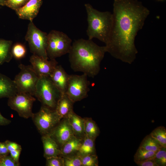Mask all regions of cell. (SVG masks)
Here are the masks:
<instances>
[{"mask_svg":"<svg viewBox=\"0 0 166 166\" xmlns=\"http://www.w3.org/2000/svg\"><path fill=\"white\" fill-rule=\"evenodd\" d=\"M112 25L105 44L106 52L130 64L138 53L136 37L150 14L149 10L137 0H114Z\"/></svg>","mask_w":166,"mask_h":166,"instance_id":"obj_1","label":"cell"},{"mask_svg":"<svg viewBox=\"0 0 166 166\" xmlns=\"http://www.w3.org/2000/svg\"><path fill=\"white\" fill-rule=\"evenodd\" d=\"M106 52L105 46H99L92 40H75L68 53L70 67L75 72H81L94 78L99 72L101 63Z\"/></svg>","mask_w":166,"mask_h":166,"instance_id":"obj_2","label":"cell"},{"mask_svg":"<svg viewBox=\"0 0 166 166\" xmlns=\"http://www.w3.org/2000/svg\"><path fill=\"white\" fill-rule=\"evenodd\" d=\"M85 6L87 15L86 32L88 39L96 38L106 44L112 27V13L109 11H100L89 3L85 4Z\"/></svg>","mask_w":166,"mask_h":166,"instance_id":"obj_3","label":"cell"},{"mask_svg":"<svg viewBox=\"0 0 166 166\" xmlns=\"http://www.w3.org/2000/svg\"><path fill=\"white\" fill-rule=\"evenodd\" d=\"M61 93L49 77H39L34 94L42 105L55 109Z\"/></svg>","mask_w":166,"mask_h":166,"instance_id":"obj_4","label":"cell"},{"mask_svg":"<svg viewBox=\"0 0 166 166\" xmlns=\"http://www.w3.org/2000/svg\"><path fill=\"white\" fill-rule=\"evenodd\" d=\"M72 41L67 35L59 31L52 30L47 34V55L50 59H55L68 53Z\"/></svg>","mask_w":166,"mask_h":166,"instance_id":"obj_5","label":"cell"},{"mask_svg":"<svg viewBox=\"0 0 166 166\" xmlns=\"http://www.w3.org/2000/svg\"><path fill=\"white\" fill-rule=\"evenodd\" d=\"M47 34L38 29L32 21H30L25 39L28 42L30 51L33 54L49 59L46 52Z\"/></svg>","mask_w":166,"mask_h":166,"instance_id":"obj_6","label":"cell"},{"mask_svg":"<svg viewBox=\"0 0 166 166\" xmlns=\"http://www.w3.org/2000/svg\"><path fill=\"white\" fill-rule=\"evenodd\" d=\"M20 71L14 80L18 92L34 96L36 85L39 77L31 65L20 64L18 65Z\"/></svg>","mask_w":166,"mask_h":166,"instance_id":"obj_7","label":"cell"},{"mask_svg":"<svg viewBox=\"0 0 166 166\" xmlns=\"http://www.w3.org/2000/svg\"><path fill=\"white\" fill-rule=\"evenodd\" d=\"M32 118L42 135L49 134L61 120L55 109L43 105Z\"/></svg>","mask_w":166,"mask_h":166,"instance_id":"obj_8","label":"cell"},{"mask_svg":"<svg viewBox=\"0 0 166 166\" xmlns=\"http://www.w3.org/2000/svg\"><path fill=\"white\" fill-rule=\"evenodd\" d=\"M86 74L69 75L65 93L74 103L81 101L88 96L90 82Z\"/></svg>","mask_w":166,"mask_h":166,"instance_id":"obj_9","label":"cell"},{"mask_svg":"<svg viewBox=\"0 0 166 166\" xmlns=\"http://www.w3.org/2000/svg\"><path fill=\"white\" fill-rule=\"evenodd\" d=\"M35 100L33 96L18 92L9 98L8 105L11 109L16 111L20 117L27 119L32 118L34 115L32 109Z\"/></svg>","mask_w":166,"mask_h":166,"instance_id":"obj_10","label":"cell"},{"mask_svg":"<svg viewBox=\"0 0 166 166\" xmlns=\"http://www.w3.org/2000/svg\"><path fill=\"white\" fill-rule=\"evenodd\" d=\"M49 134L57 143L60 148L74 136L68 118L62 119Z\"/></svg>","mask_w":166,"mask_h":166,"instance_id":"obj_11","label":"cell"},{"mask_svg":"<svg viewBox=\"0 0 166 166\" xmlns=\"http://www.w3.org/2000/svg\"><path fill=\"white\" fill-rule=\"evenodd\" d=\"M30 61L39 77H49L58 65L55 59L49 60L34 54L30 57Z\"/></svg>","mask_w":166,"mask_h":166,"instance_id":"obj_12","label":"cell"},{"mask_svg":"<svg viewBox=\"0 0 166 166\" xmlns=\"http://www.w3.org/2000/svg\"><path fill=\"white\" fill-rule=\"evenodd\" d=\"M42 3V0H29L15 11L20 18L32 21L37 15Z\"/></svg>","mask_w":166,"mask_h":166,"instance_id":"obj_13","label":"cell"},{"mask_svg":"<svg viewBox=\"0 0 166 166\" xmlns=\"http://www.w3.org/2000/svg\"><path fill=\"white\" fill-rule=\"evenodd\" d=\"M69 75L62 67L57 65L49 77L51 80L61 94L65 93Z\"/></svg>","mask_w":166,"mask_h":166,"instance_id":"obj_14","label":"cell"},{"mask_svg":"<svg viewBox=\"0 0 166 166\" xmlns=\"http://www.w3.org/2000/svg\"><path fill=\"white\" fill-rule=\"evenodd\" d=\"M44 156L46 159L61 156L60 148L57 143L49 134L42 135Z\"/></svg>","mask_w":166,"mask_h":166,"instance_id":"obj_15","label":"cell"},{"mask_svg":"<svg viewBox=\"0 0 166 166\" xmlns=\"http://www.w3.org/2000/svg\"><path fill=\"white\" fill-rule=\"evenodd\" d=\"M73 102L65 93L61 94L55 109L57 114L62 119L68 118L73 112Z\"/></svg>","mask_w":166,"mask_h":166,"instance_id":"obj_16","label":"cell"},{"mask_svg":"<svg viewBox=\"0 0 166 166\" xmlns=\"http://www.w3.org/2000/svg\"><path fill=\"white\" fill-rule=\"evenodd\" d=\"M17 93L18 90L14 80L0 73V98H9Z\"/></svg>","mask_w":166,"mask_h":166,"instance_id":"obj_17","label":"cell"},{"mask_svg":"<svg viewBox=\"0 0 166 166\" xmlns=\"http://www.w3.org/2000/svg\"><path fill=\"white\" fill-rule=\"evenodd\" d=\"M83 140L73 137L60 148L61 156L66 157L77 155Z\"/></svg>","mask_w":166,"mask_h":166,"instance_id":"obj_18","label":"cell"},{"mask_svg":"<svg viewBox=\"0 0 166 166\" xmlns=\"http://www.w3.org/2000/svg\"><path fill=\"white\" fill-rule=\"evenodd\" d=\"M68 118L73 130L74 136L83 140L85 136L84 118L73 112L69 115Z\"/></svg>","mask_w":166,"mask_h":166,"instance_id":"obj_19","label":"cell"},{"mask_svg":"<svg viewBox=\"0 0 166 166\" xmlns=\"http://www.w3.org/2000/svg\"><path fill=\"white\" fill-rule=\"evenodd\" d=\"M12 42L0 38V65L9 62L13 56L12 53Z\"/></svg>","mask_w":166,"mask_h":166,"instance_id":"obj_20","label":"cell"},{"mask_svg":"<svg viewBox=\"0 0 166 166\" xmlns=\"http://www.w3.org/2000/svg\"><path fill=\"white\" fill-rule=\"evenodd\" d=\"M85 135L87 137L95 140L100 133L99 128L91 118H84Z\"/></svg>","mask_w":166,"mask_h":166,"instance_id":"obj_21","label":"cell"},{"mask_svg":"<svg viewBox=\"0 0 166 166\" xmlns=\"http://www.w3.org/2000/svg\"><path fill=\"white\" fill-rule=\"evenodd\" d=\"M95 141L85 136L77 155L82 157L90 154H96Z\"/></svg>","mask_w":166,"mask_h":166,"instance_id":"obj_22","label":"cell"},{"mask_svg":"<svg viewBox=\"0 0 166 166\" xmlns=\"http://www.w3.org/2000/svg\"><path fill=\"white\" fill-rule=\"evenodd\" d=\"M162 147L150 135H147L141 141L139 147L146 150L157 152Z\"/></svg>","mask_w":166,"mask_h":166,"instance_id":"obj_23","label":"cell"},{"mask_svg":"<svg viewBox=\"0 0 166 166\" xmlns=\"http://www.w3.org/2000/svg\"><path fill=\"white\" fill-rule=\"evenodd\" d=\"M162 147L166 148V129L160 126L154 129L150 134Z\"/></svg>","mask_w":166,"mask_h":166,"instance_id":"obj_24","label":"cell"},{"mask_svg":"<svg viewBox=\"0 0 166 166\" xmlns=\"http://www.w3.org/2000/svg\"><path fill=\"white\" fill-rule=\"evenodd\" d=\"M156 152L149 151L139 147L134 156V160L136 163L149 159L153 158Z\"/></svg>","mask_w":166,"mask_h":166,"instance_id":"obj_25","label":"cell"},{"mask_svg":"<svg viewBox=\"0 0 166 166\" xmlns=\"http://www.w3.org/2000/svg\"><path fill=\"white\" fill-rule=\"evenodd\" d=\"M154 160L158 166L166 165V148L162 147L156 152Z\"/></svg>","mask_w":166,"mask_h":166,"instance_id":"obj_26","label":"cell"},{"mask_svg":"<svg viewBox=\"0 0 166 166\" xmlns=\"http://www.w3.org/2000/svg\"><path fill=\"white\" fill-rule=\"evenodd\" d=\"M12 53L13 56L17 59L24 57L26 53L25 46L21 43L15 44L12 48Z\"/></svg>","mask_w":166,"mask_h":166,"instance_id":"obj_27","label":"cell"},{"mask_svg":"<svg viewBox=\"0 0 166 166\" xmlns=\"http://www.w3.org/2000/svg\"><path fill=\"white\" fill-rule=\"evenodd\" d=\"M82 166H98V159L96 154H90L81 157Z\"/></svg>","mask_w":166,"mask_h":166,"instance_id":"obj_28","label":"cell"},{"mask_svg":"<svg viewBox=\"0 0 166 166\" xmlns=\"http://www.w3.org/2000/svg\"><path fill=\"white\" fill-rule=\"evenodd\" d=\"M63 158L64 166H82L81 157L77 155Z\"/></svg>","mask_w":166,"mask_h":166,"instance_id":"obj_29","label":"cell"},{"mask_svg":"<svg viewBox=\"0 0 166 166\" xmlns=\"http://www.w3.org/2000/svg\"><path fill=\"white\" fill-rule=\"evenodd\" d=\"M29 0H6L5 6L15 11L23 6Z\"/></svg>","mask_w":166,"mask_h":166,"instance_id":"obj_30","label":"cell"},{"mask_svg":"<svg viewBox=\"0 0 166 166\" xmlns=\"http://www.w3.org/2000/svg\"><path fill=\"white\" fill-rule=\"evenodd\" d=\"M19 162L16 161L10 156H1L0 158V166H18Z\"/></svg>","mask_w":166,"mask_h":166,"instance_id":"obj_31","label":"cell"},{"mask_svg":"<svg viewBox=\"0 0 166 166\" xmlns=\"http://www.w3.org/2000/svg\"><path fill=\"white\" fill-rule=\"evenodd\" d=\"M46 160V166H64V158L61 156L52 157Z\"/></svg>","mask_w":166,"mask_h":166,"instance_id":"obj_32","label":"cell"},{"mask_svg":"<svg viewBox=\"0 0 166 166\" xmlns=\"http://www.w3.org/2000/svg\"><path fill=\"white\" fill-rule=\"evenodd\" d=\"M5 143L9 152L15 150H22L21 146L16 143L9 140L6 141Z\"/></svg>","mask_w":166,"mask_h":166,"instance_id":"obj_33","label":"cell"},{"mask_svg":"<svg viewBox=\"0 0 166 166\" xmlns=\"http://www.w3.org/2000/svg\"><path fill=\"white\" fill-rule=\"evenodd\" d=\"M153 158L137 162L136 164L139 166H158L154 161Z\"/></svg>","mask_w":166,"mask_h":166,"instance_id":"obj_34","label":"cell"},{"mask_svg":"<svg viewBox=\"0 0 166 166\" xmlns=\"http://www.w3.org/2000/svg\"><path fill=\"white\" fill-rule=\"evenodd\" d=\"M9 153V152L6 143L0 142V156L7 155Z\"/></svg>","mask_w":166,"mask_h":166,"instance_id":"obj_35","label":"cell"},{"mask_svg":"<svg viewBox=\"0 0 166 166\" xmlns=\"http://www.w3.org/2000/svg\"><path fill=\"white\" fill-rule=\"evenodd\" d=\"M21 150H15L9 152L11 156L16 162H19Z\"/></svg>","mask_w":166,"mask_h":166,"instance_id":"obj_36","label":"cell"},{"mask_svg":"<svg viewBox=\"0 0 166 166\" xmlns=\"http://www.w3.org/2000/svg\"><path fill=\"white\" fill-rule=\"evenodd\" d=\"M11 121L3 117L0 113V125H4L10 124Z\"/></svg>","mask_w":166,"mask_h":166,"instance_id":"obj_37","label":"cell"},{"mask_svg":"<svg viewBox=\"0 0 166 166\" xmlns=\"http://www.w3.org/2000/svg\"><path fill=\"white\" fill-rule=\"evenodd\" d=\"M6 0H0V6H5Z\"/></svg>","mask_w":166,"mask_h":166,"instance_id":"obj_38","label":"cell"},{"mask_svg":"<svg viewBox=\"0 0 166 166\" xmlns=\"http://www.w3.org/2000/svg\"><path fill=\"white\" fill-rule=\"evenodd\" d=\"M157 0V1H164V0Z\"/></svg>","mask_w":166,"mask_h":166,"instance_id":"obj_39","label":"cell"},{"mask_svg":"<svg viewBox=\"0 0 166 166\" xmlns=\"http://www.w3.org/2000/svg\"><path fill=\"white\" fill-rule=\"evenodd\" d=\"M1 157V156H0V158Z\"/></svg>","mask_w":166,"mask_h":166,"instance_id":"obj_40","label":"cell"}]
</instances>
